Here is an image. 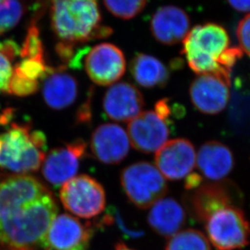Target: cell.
<instances>
[{"mask_svg":"<svg viewBox=\"0 0 250 250\" xmlns=\"http://www.w3.org/2000/svg\"><path fill=\"white\" fill-rule=\"evenodd\" d=\"M39 82L32 81L12 71V77L8 83L7 93L16 97H28L38 92Z\"/></svg>","mask_w":250,"mask_h":250,"instance_id":"83f0119b","label":"cell"},{"mask_svg":"<svg viewBox=\"0 0 250 250\" xmlns=\"http://www.w3.org/2000/svg\"><path fill=\"white\" fill-rule=\"evenodd\" d=\"M90 147L97 161L106 165H117L127 156L130 139L121 125L104 123L92 133Z\"/></svg>","mask_w":250,"mask_h":250,"instance_id":"9a60e30c","label":"cell"},{"mask_svg":"<svg viewBox=\"0 0 250 250\" xmlns=\"http://www.w3.org/2000/svg\"><path fill=\"white\" fill-rule=\"evenodd\" d=\"M60 200L71 214L92 219L104 211L106 203L104 188L87 175H79L65 182L60 189Z\"/></svg>","mask_w":250,"mask_h":250,"instance_id":"52a82bcc","label":"cell"},{"mask_svg":"<svg viewBox=\"0 0 250 250\" xmlns=\"http://www.w3.org/2000/svg\"><path fill=\"white\" fill-rule=\"evenodd\" d=\"M236 37L242 52L250 57V13L239 22Z\"/></svg>","mask_w":250,"mask_h":250,"instance_id":"f1b7e54d","label":"cell"},{"mask_svg":"<svg viewBox=\"0 0 250 250\" xmlns=\"http://www.w3.org/2000/svg\"><path fill=\"white\" fill-rule=\"evenodd\" d=\"M186 198L187 208L192 217L204 224L211 214L229 206H238L241 194L238 187L229 181L202 183Z\"/></svg>","mask_w":250,"mask_h":250,"instance_id":"ba28073f","label":"cell"},{"mask_svg":"<svg viewBox=\"0 0 250 250\" xmlns=\"http://www.w3.org/2000/svg\"><path fill=\"white\" fill-rule=\"evenodd\" d=\"M92 230L68 214L57 215L43 241L44 250H87Z\"/></svg>","mask_w":250,"mask_h":250,"instance_id":"30bf717a","label":"cell"},{"mask_svg":"<svg viewBox=\"0 0 250 250\" xmlns=\"http://www.w3.org/2000/svg\"><path fill=\"white\" fill-rule=\"evenodd\" d=\"M42 94L45 104L55 110L66 109L73 104L78 96V83L66 72L65 66H50L42 80Z\"/></svg>","mask_w":250,"mask_h":250,"instance_id":"d6986e66","label":"cell"},{"mask_svg":"<svg viewBox=\"0 0 250 250\" xmlns=\"http://www.w3.org/2000/svg\"><path fill=\"white\" fill-rule=\"evenodd\" d=\"M169 123L154 110L142 112L128 124L130 145L144 153L156 152L169 136Z\"/></svg>","mask_w":250,"mask_h":250,"instance_id":"8fae6325","label":"cell"},{"mask_svg":"<svg viewBox=\"0 0 250 250\" xmlns=\"http://www.w3.org/2000/svg\"><path fill=\"white\" fill-rule=\"evenodd\" d=\"M147 0H104V4L114 17L130 20L136 17L146 7Z\"/></svg>","mask_w":250,"mask_h":250,"instance_id":"d4e9b609","label":"cell"},{"mask_svg":"<svg viewBox=\"0 0 250 250\" xmlns=\"http://www.w3.org/2000/svg\"><path fill=\"white\" fill-rule=\"evenodd\" d=\"M196 154L191 142L186 139H175L166 142L156 152L155 162L164 177L170 181H179L188 177L196 166Z\"/></svg>","mask_w":250,"mask_h":250,"instance_id":"4fadbf2b","label":"cell"},{"mask_svg":"<svg viewBox=\"0 0 250 250\" xmlns=\"http://www.w3.org/2000/svg\"><path fill=\"white\" fill-rule=\"evenodd\" d=\"M231 81L216 74L198 75L192 82L189 95L198 111L206 114H217L229 103Z\"/></svg>","mask_w":250,"mask_h":250,"instance_id":"5bb4252c","label":"cell"},{"mask_svg":"<svg viewBox=\"0 0 250 250\" xmlns=\"http://www.w3.org/2000/svg\"><path fill=\"white\" fill-rule=\"evenodd\" d=\"M196 166L207 179L220 182L233 170L235 157L231 149L221 142H207L198 150Z\"/></svg>","mask_w":250,"mask_h":250,"instance_id":"ac0fdd59","label":"cell"},{"mask_svg":"<svg viewBox=\"0 0 250 250\" xmlns=\"http://www.w3.org/2000/svg\"><path fill=\"white\" fill-rule=\"evenodd\" d=\"M86 149V143L82 139H76L51 150L43 161L42 174L45 179L55 187H60L76 177Z\"/></svg>","mask_w":250,"mask_h":250,"instance_id":"7c38bea8","label":"cell"},{"mask_svg":"<svg viewBox=\"0 0 250 250\" xmlns=\"http://www.w3.org/2000/svg\"><path fill=\"white\" fill-rule=\"evenodd\" d=\"M130 69L135 82L144 87H164L169 80L167 66L151 55L138 54L130 62Z\"/></svg>","mask_w":250,"mask_h":250,"instance_id":"44dd1931","label":"cell"},{"mask_svg":"<svg viewBox=\"0 0 250 250\" xmlns=\"http://www.w3.org/2000/svg\"><path fill=\"white\" fill-rule=\"evenodd\" d=\"M208 240L216 250H237L250 241V224L238 206L221 208L206 220Z\"/></svg>","mask_w":250,"mask_h":250,"instance_id":"8992f818","label":"cell"},{"mask_svg":"<svg viewBox=\"0 0 250 250\" xmlns=\"http://www.w3.org/2000/svg\"><path fill=\"white\" fill-rule=\"evenodd\" d=\"M0 135V167L16 174L35 172L45 157L46 138L30 124L12 123Z\"/></svg>","mask_w":250,"mask_h":250,"instance_id":"3957f363","label":"cell"},{"mask_svg":"<svg viewBox=\"0 0 250 250\" xmlns=\"http://www.w3.org/2000/svg\"><path fill=\"white\" fill-rule=\"evenodd\" d=\"M102 223L106 226H114L119 232L127 239H139L144 235V231L136 225L131 224L123 217L120 210L116 208H109L102 218Z\"/></svg>","mask_w":250,"mask_h":250,"instance_id":"cb8c5ba5","label":"cell"},{"mask_svg":"<svg viewBox=\"0 0 250 250\" xmlns=\"http://www.w3.org/2000/svg\"><path fill=\"white\" fill-rule=\"evenodd\" d=\"M26 10V0L0 1V36L12 30L21 21Z\"/></svg>","mask_w":250,"mask_h":250,"instance_id":"603a6c76","label":"cell"},{"mask_svg":"<svg viewBox=\"0 0 250 250\" xmlns=\"http://www.w3.org/2000/svg\"><path fill=\"white\" fill-rule=\"evenodd\" d=\"M50 4L51 28L59 42L76 46L113 33L102 24L98 0H50Z\"/></svg>","mask_w":250,"mask_h":250,"instance_id":"7a4b0ae2","label":"cell"},{"mask_svg":"<svg viewBox=\"0 0 250 250\" xmlns=\"http://www.w3.org/2000/svg\"><path fill=\"white\" fill-rule=\"evenodd\" d=\"M84 65L91 81L101 86L116 83L123 77L126 68L125 55L111 43H102L90 49Z\"/></svg>","mask_w":250,"mask_h":250,"instance_id":"9c48e42d","label":"cell"},{"mask_svg":"<svg viewBox=\"0 0 250 250\" xmlns=\"http://www.w3.org/2000/svg\"><path fill=\"white\" fill-rule=\"evenodd\" d=\"M166 250H211L208 237L197 229H186L169 237Z\"/></svg>","mask_w":250,"mask_h":250,"instance_id":"7402d4cb","label":"cell"},{"mask_svg":"<svg viewBox=\"0 0 250 250\" xmlns=\"http://www.w3.org/2000/svg\"><path fill=\"white\" fill-rule=\"evenodd\" d=\"M50 66L45 63L44 59H23L16 65L13 71L32 81H42Z\"/></svg>","mask_w":250,"mask_h":250,"instance_id":"4316f807","label":"cell"},{"mask_svg":"<svg viewBox=\"0 0 250 250\" xmlns=\"http://www.w3.org/2000/svg\"><path fill=\"white\" fill-rule=\"evenodd\" d=\"M114 250H133V249L130 248V247H128L126 246V245L123 243V242H119V243L117 244L115 246V248H114Z\"/></svg>","mask_w":250,"mask_h":250,"instance_id":"d6a6232c","label":"cell"},{"mask_svg":"<svg viewBox=\"0 0 250 250\" xmlns=\"http://www.w3.org/2000/svg\"><path fill=\"white\" fill-rule=\"evenodd\" d=\"M12 68L11 61L0 52V93L7 92L8 89V83L12 77Z\"/></svg>","mask_w":250,"mask_h":250,"instance_id":"f546056e","label":"cell"},{"mask_svg":"<svg viewBox=\"0 0 250 250\" xmlns=\"http://www.w3.org/2000/svg\"><path fill=\"white\" fill-rule=\"evenodd\" d=\"M58 210L52 192L36 177L0 175V247L7 250L42 248Z\"/></svg>","mask_w":250,"mask_h":250,"instance_id":"6da1fadb","label":"cell"},{"mask_svg":"<svg viewBox=\"0 0 250 250\" xmlns=\"http://www.w3.org/2000/svg\"><path fill=\"white\" fill-rule=\"evenodd\" d=\"M0 1H2V0H0Z\"/></svg>","mask_w":250,"mask_h":250,"instance_id":"e575fe53","label":"cell"},{"mask_svg":"<svg viewBox=\"0 0 250 250\" xmlns=\"http://www.w3.org/2000/svg\"><path fill=\"white\" fill-rule=\"evenodd\" d=\"M120 180L128 199L140 209L151 208L167 191L166 178L156 166L146 161L125 167L122 171Z\"/></svg>","mask_w":250,"mask_h":250,"instance_id":"5b68a950","label":"cell"},{"mask_svg":"<svg viewBox=\"0 0 250 250\" xmlns=\"http://www.w3.org/2000/svg\"><path fill=\"white\" fill-rule=\"evenodd\" d=\"M187 211L172 198H162L151 206L147 215L149 226L156 233L171 237L184 227Z\"/></svg>","mask_w":250,"mask_h":250,"instance_id":"ffe728a7","label":"cell"},{"mask_svg":"<svg viewBox=\"0 0 250 250\" xmlns=\"http://www.w3.org/2000/svg\"><path fill=\"white\" fill-rule=\"evenodd\" d=\"M21 47L15 41L3 40L0 42V52L2 53L10 61L15 60L18 55H20Z\"/></svg>","mask_w":250,"mask_h":250,"instance_id":"4dcf8cb0","label":"cell"},{"mask_svg":"<svg viewBox=\"0 0 250 250\" xmlns=\"http://www.w3.org/2000/svg\"><path fill=\"white\" fill-rule=\"evenodd\" d=\"M182 42V53L192 71L198 75L216 74L231 81V74L220 65V58L230 45L224 27L215 23L199 24L189 30Z\"/></svg>","mask_w":250,"mask_h":250,"instance_id":"277c9868","label":"cell"},{"mask_svg":"<svg viewBox=\"0 0 250 250\" xmlns=\"http://www.w3.org/2000/svg\"><path fill=\"white\" fill-rule=\"evenodd\" d=\"M144 107V99L135 85L125 82L109 87L103 99V109L112 120L130 122L137 117Z\"/></svg>","mask_w":250,"mask_h":250,"instance_id":"2e32d148","label":"cell"},{"mask_svg":"<svg viewBox=\"0 0 250 250\" xmlns=\"http://www.w3.org/2000/svg\"><path fill=\"white\" fill-rule=\"evenodd\" d=\"M1 146H2V143H1V140H0V150H1Z\"/></svg>","mask_w":250,"mask_h":250,"instance_id":"836d02e7","label":"cell"},{"mask_svg":"<svg viewBox=\"0 0 250 250\" xmlns=\"http://www.w3.org/2000/svg\"><path fill=\"white\" fill-rule=\"evenodd\" d=\"M20 56L23 59H44V46L40 32L35 23L28 27L24 43L21 47Z\"/></svg>","mask_w":250,"mask_h":250,"instance_id":"484cf974","label":"cell"},{"mask_svg":"<svg viewBox=\"0 0 250 250\" xmlns=\"http://www.w3.org/2000/svg\"><path fill=\"white\" fill-rule=\"evenodd\" d=\"M231 7L240 12H250V0H228Z\"/></svg>","mask_w":250,"mask_h":250,"instance_id":"1f68e13d","label":"cell"},{"mask_svg":"<svg viewBox=\"0 0 250 250\" xmlns=\"http://www.w3.org/2000/svg\"><path fill=\"white\" fill-rule=\"evenodd\" d=\"M151 31L156 41L164 45L183 42L190 28V20L184 10L176 6L159 8L151 21Z\"/></svg>","mask_w":250,"mask_h":250,"instance_id":"e0dca14e","label":"cell"}]
</instances>
